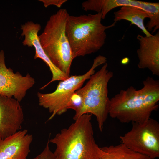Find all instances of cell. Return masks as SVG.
Here are the masks:
<instances>
[{
	"label": "cell",
	"mask_w": 159,
	"mask_h": 159,
	"mask_svg": "<svg viewBox=\"0 0 159 159\" xmlns=\"http://www.w3.org/2000/svg\"><path fill=\"white\" fill-rule=\"evenodd\" d=\"M24 115L20 102L0 94V139L21 130Z\"/></svg>",
	"instance_id": "9"
},
{
	"label": "cell",
	"mask_w": 159,
	"mask_h": 159,
	"mask_svg": "<svg viewBox=\"0 0 159 159\" xmlns=\"http://www.w3.org/2000/svg\"><path fill=\"white\" fill-rule=\"evenodd\" d=\"M140 47L137 50L140 69H147L153 75L159 76V31L148 37L138 34Z\"/></svg>",
	"instance_id": "10"
},
{
	"label": "cell",
	"mask_w": 159,
	"mask_h": 159,
	"mask_svg": "<svg viewBox=\"0 0 159 159\" xmlns=\"http://www.w3.org/2000/svg\"><path fill=\"white\" fill-rule=\"evenodd\" d=\"M101 12L68 17L65 32L74 58L95 53L104 44L106 30L114 26L116 22L105 26L102 23Z\"/></svg>",
	"instance_id": "3"
},
{
	"label": "cell",
	"mask_w": 159,
	"mask_h": 159,
	"mask_svg": "<svg viewBox=\"0 0 159 159\" xmlns=\"http://www.w3.org/2000/svg\"><path fill=\"white\" fill-rule=\"evenodd\" d=\"M41 26L39 24L30 21L21 26V35L24 36L22 42L24 46H34L35 50L34 59L40 58L48 66L52 72V77L50 82L62 81L65 79L66 75L57 68L52 63L44 52L40 44L38 33L41 29Z\"/></svg>",
	"instance_id": "12"
},
{
	"label": "cell",
	"mask_w": 159,
	"mask_h": 159,
	"mask_svg": "<svg viewBox=\"0 0 159 159\" xmlns=\"http://www.w3.org/2000/svg\"><path fill=\"white\" fill-rule=\"evenodd\" d=\"M114 22L122 20L130 21L131 24L137 26L146 36L152 35L146 29L144 24V20L149 18L147 14L143 10L137 7L129 6H123L114 13Z\"/></svg>",
	"instance_id": "13"
},
{
	"label": "cell",
	"mask_w": 159,
	"mask_h": 159,
	"mask_svg": "<svg viewBox=\"0 0 159 159\" xmlns=\"http://www.w3.org/2000/svg\"><path fill=\"white\" fill-rule=\"evenodd\" d=\"M129 62V59L127 57H125L123 59L121 60V63L123 64H127Z\"/></svg>",
	"instance_id": "19"
},
{
	"label": "cell",
	"mask_w": 159,
	"mask_h": 159,
	"mask_svg": "<svg viewBox=\"0 0 159 159\" xmlns=\"http://www.w3.org/2000/svg\"><path fill=\"white\" fill-rule=\"evenodd\" d=\"M4 51H0V94L13 97L20 102L28 90L35 83L34 79L29 74L23 76L19 72L14 73L5 64Z\"/></svg>",
	"instance_id": "8"
},
{
	"label": "cell",
	"mask_w": 159,
	"mask_h": 159,
	"mask_svg": "<svg viewBox=\"0 0 159 159\" xmlns=\"http://www.w3.org/2000/svg\"><path fill=\"white\" fill-rule=\"evenodd\" d=\"M131 129L120 136L121 143L130 149L155 159L159 157V123L151 118L132 122Z\"/></svg>",
	"instance_id": "7"
},
{
	"label": "cell",
	"mask_w": 159,
	"mask_h": 159,
	"mask_svg": "<svg viewBox=\"0 0 159 159\" xmlns=\"http://www.w3.org/2000/svg\"><path fill=\"white\" fill-rule=\"evenodd\" d=\"M143 87L131 86L110 99L108 115L123 123L142 122L150 118L159 107V80L148 76Z\"/></svg>",
	"instance_id": "1"
},
{
	"label": "cell",
	"mask_w": 159,
	"mask_h": 159,
	"mask_svg": "<svg viewBox=\"0 0 159 159\" xmlns=\"http://www.w3.org/2000/svg\"><path fill=\"white\" fill-rule=\"evenodd\" d=\"M49 143L48 140L43 151L32 159H56L54 153L50 148Z\"/></svg>",
	"instance_id": "17"
},
{
	"label": "cell",
	"mask_w": 159,
	"mask_h": 159,
	"mask_svg": "<svg viewBox=\"0 0 159 159\" xmlns=\"http://www.w3.org/2000/svg\"><path fill=\"white\" fill-rule=\"evenodd\" d=\"M91 116L82 115L49 139L56 146L53 152L56 159H101L103 152L95 139Z\"/></svg>",
	"instance_id": "2"
},
{
	"label": "cell",
	"mask_w": 159,
	"mask_h": 159,
	"mask_svg": "<svg viewBox=\"0 0 159 159\" xmlns=\"http://www.w3.org/2000/svg\"><path fill=\"white\" fill-rule=\"evenodd\" d=\"M103 152L101 159H150L135 152L122 143L101 148Z\"/></svg>",
	"instance_id": "14"
},
{
	"label": "cell",
	"mask_w": 159,
	"mask_h": 159,
	"mask_svg": "<svg viewBox=\"0 0 159 159\" xmlns=\"http://www.w3.org/2000/svg\"><path fill=\"white\" fill-rule=\"evenodd\" d=\"M42 2L45 7L51 5H54L58 7H60L63 4L67 1L66 0H40Z\"/></svg>",
	"instance_id": "18"
},
{
	"label": "cell",
	"mask_w": 159,
	"mask_h": 159,
	"mask_svg": "<svg viewBox=\"0 0 159 159\" xmlns=\"http://www.w3.org/2000/svg\"><path fill=\"white\" fill-rule=\"evenodd\" d=\"M107 67V63L103 64L91 76L84 86L75 92L81 97L82 104L80 111L74 115L73 119L75 120L84 114H93L96 118L101 132L109 115L108 84L113 76V72L109 71Z\"/></svg>",
	"instance_id": "5"
},
{
	"label": "cell",
	"mask_w": 159,
	"mask_h": 159,
	"mask_svg": "<svg viewBox=\"0 0 159 159\" xmlns=\"http://www.w3.org/2000/svg\"><path fill=\"white\" fill-rule=\"evenodd\" d=\"M107 61L105 57L99 55L94 59L92 67L84 74L72 75L60 81L55 90L52 92L37 93L39 105L47 109L51 114L49 120H51L56 115H62L67 111L68 104L73 94L82 87L87 80L95 73L96 67L105 64Z\"/></svg>",
	"instance_id": "6"
},
{
	"label": "cell",
	"mask_w": 159,
	"mask_h": 159,
	"mask_svg": "<svg viewBox=\"0 0 159 159\" xmlns=\"http://www.w3.org/2000/svg\"><path fill=\"white\" fill-rule=\"evenodd\" d=\"M33 139L26 129L0 139V159H26Z\"/></svg>",
	"instance_id": "11"
},
{
	"label": "cell",
	"mask_w": 159,
	"mask_h": 159,
	"mask_svg": "<svg viewBox=\"0 0 159 159\" xmlns=\"http://www.w3.org/2000/svg\"><path fill=\"white\" fill-rule=\"evenodd\" d=\"M69 16L66 9L59 10L51 16L38 37L42 48L52 63L69 77L74 58L65 32Z\"/></svg>",
	"instance_id": "4"
},
{
	"label": "cell",
	"mask_w": 159,
	"mask_h": 159,
	"mask_svg": "<svg viewBox=\"0 0 159 159\" xmlns=\"http://www.w3.org/2000/svg\"><path fill=\"white\" fill-rule=\"evenodd\" d=\"M82 104V100L81 97L75 92L72 96L68 104L67 109H72L77 113L80 110Z\"/></svg>",
	"instance_id": "16"
},
{
	"label": "cell",
	"mask_w": 159,
	"mask_h": 159,
	"mask_svg": "<svg viewBox=\"0 0 159 159\" xmlns=\"http://www.w3.org/2000/svg\"><path fill=\"white\" fill-rule=\"evenodd\" d=\"M147 14L150 19L147 25L151 28L159 26V3L146 2L143 10Z\"/></svg>",
	"instance_id": "15"
}]
</instances>
